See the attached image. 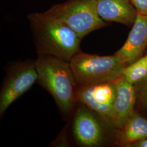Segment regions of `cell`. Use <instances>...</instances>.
<instances>
[{"label":"cell","instance_id":"5b68a950","mask_svg":"<svg viewBox=\"0 0 147 147\" xmlns=\"http://www.w3.org/2000/svg\"><path fill=\"white\" fill-rule=\"evenodd\" d=\"M37 79L35 61L17 62L11 66L0 92V115H3L13 102L37 82Z\"/></svg>","mask_w":147,"mask_h":147},{"label":"cell","instance_id":"9a60e30c","mask_svg":"<svg viewBox=\"0 0 147 147\" xmlns=\"http://www.w3.org/2000/svg\"><path fill=\"white\" fill-rule=\"evenodd\" d=\"M130 147H147V138L133 143Z\"/></svg>","mask_w":147,"mask_h":147},{"label":"cell","instance_id":"277c9868","mask_svg":"<svg viewBox=\"0 0 147 147\" xmlns=\"http://www.w3.org/2000/svg\"><path fill=\"white\" fill-rule=\"evenodd\" d=\"M47 11L63 21L82 39L110 25L99 16L96 0H67L53 5Z\"/></svg>","mask_w":147,"mask_h":147},{"label":"cell","instance_id":"ba28073f","mask_svg":"<svg viewBox=\"0 0 147 147\" xmlns=\"http://www.w3.org/2000/svg\"><path fill=\"white\" fill-rule=\"evenodd\" d=\"M147 47V16L137 14L126 42L114 55L124 67L143 57Z\"/></svg>","mask_w":147,"mask_h":147},{"label":"cell","instance_id":"52a82bcc","mask_svg":"<svg viewBox=\"0 0 147 147\" xmlns=\"http://www.w3.org/2000/svg\"><path fill=\"white\" fill-rule=\"evenodd\" d=\"M96 113L80 103L73 121L74 137L80 146L99 147L105 141L104 129Z\"/></svg>","mask_w":147,"mask_h":147},{"label":"cell","instance_id":"4fadbf2b","mask_svg":"<svg viewBox=\"0 0 147 147\" xmlns=\"http://www.w3.org/2000/svg\"><path fill=\"white\" fill-rule=\"evenodd\" d=\"M137 84H138V87H135L137 98L143 109L147 112V76Z\"/></svg>","mask_w":147,"mask_h":147},{"label":"cell","instance_id":"30bf717a","mask_svg":"<svg viewBox=\"0 0 147 147\" xmlns=\"http://www.w3.org/2000/svg\"><path fill=\"white\" fill-rule=\"evenodd\" d=\"M98 13L104 21L132 26L137 11L130 0H96Z\"/></svg>","mask_w":147,"mask_h":147},{"label":"cell","instance_id":"8992f818","mask_svg":"<svg viewBox=\"0 0 147 147\" xmlns=\"http://www.w3.org/2000/svg\"><path fill=\"white\" fill-rule=\"evenodd\" d=\"M116 95L115 81L78 86L76 90L77 101L94 112L108 125L113 126Z\"/></svg>","mask_w":147,"mask_h":147},{"label":"cell","instance_id":"5bb4252c","mask_svg":"<svg viewBox=\"0 0 147 147\" xmlns=\"http://www.w3.org/2000/svg\"><path fill=\"white\" fill-rule=\"evenodd\" d=\"M135 7L137 14L147 16V0H130Z\"/></svg>","mask_w":147,"mask_h":147},{"label":"cell","instance_id":"7a4b0ae2","mask_svg":"<svg viewBox=\"0 0 147 147\" xmlns=\"http://www.w3.org/2000/svg\"><path fill=\"white\" fill-rule=\"evenodd\" d=\"M38 55L37 82L52 95L63 114H70L78 101V85L69 62L53 56Z\"/></svg>","mask_w":147,"mask_h":147},{"label":"cell","instance_id":"9c48e42d","mask_svg":"<svg viewBox=\"0 0 147 147\" xmlns=\"http://www.w3.org/2000/svg\"><path fill=\"white\" fill-rule=\"evenodd\" d=\"M116 99L113 109V126L121 129L134 112L137 95L134 84L129 82L121 76L115 81Z\"/></svg>","mask_w":147,"mask_h":147},{"label":"cell","instance_id":"3957f363","mask_svg":"<svg viewBox=\"0 0 147 147\" xmlns=\"http://www.w3.org/2000/svg\"><path fill=\"white\" fill-rule=\"evenodd\" d=\"M78 86L115 81L125 67L115 55L99 56L81 51L69 61Z\"/></svg>","mask_w":147,"mask_h":147},{"label":"cell","instance_id":"8fae6325","mask_svg":"<svg viewBox=\"0 0 147 147\" xmlns=\"http://www.w3.org/2000/svg\"><path fill=\"white\" fill-rule=\"evenodd\" d=\"M147 138V119L135 112L119 130L116 143L119 146L130 147L134 142Z\"/></svg>","mask_w":147,"mask_h":147},{"label":"cell","instance_id":"7c38bea8","mask_svg":"<svg viewBox=\"0 0 147 147\" xmlns=\"http://www.w3.org/2000/svg\"><path fill=\"white\" fill-rule=\"evenodd\" d=\"M123 76L131 84H135L147 76V54L125 67Z\"/></svg>","mask_w":147,"mask_h":147},{"label":"cell","instance_id":"6da1fadb","mask_svg":"<svg viewBox=\"0 0 147 147\" xmlns=\"http://www.w3.org/2000/svg\"><path fill=\"white\" fill-rule=\"evenodd\" d=\"M27 19L38 55L53 56L69 62L80 51L82 39L47 11L30 13Z\"/></svg>","mask_w":147,"mask_h":147}]
</instances>
